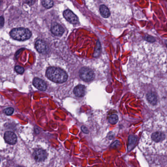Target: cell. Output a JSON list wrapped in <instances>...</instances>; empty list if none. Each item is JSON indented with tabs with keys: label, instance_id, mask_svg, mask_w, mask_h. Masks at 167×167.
<instances>
[{
	"label": "cell",
	"instance_id": "30bf717a",
	"mask_svg": "<svg viewBox=\"0 0 167 167\" xmlns=\"http://www.w3.org/2000/svg\"><path fill=\"white\" fill-rule=\"evenodd\" d=\"M86 93V88L83 85H78L74 89V93L77 97H83Z\"/></svg>",
	"mask_w": 167,
	"mask_h": 167
},
{
	"label": "cell",
	"instance_id": "8fae6325",
	"mask_svg": "<svg viewBox=\"0 0 167 167\" xmlns=\"http://www.w3.org/2000/svg\"><path fill=\"white\" fill-rule=\"evenodd\" d=\"M147 99L148 102L152 105H155L157 102V97L155 93L149 92L147 94Z\"/></svg>",
	"mask_w": 167,
	"mask_h": 167
},
{
	"label": "cell",
	"instance_id": "7a4b0ae2",
	"mask_svg": "<svg viewBox=\"0 0 167 167\" xmlns=\"http://www.w3.org/2000/svg\"><path fill=\"white\" fill-rule=\"evenodd\" d=\"M11 36L13 39L18 41H25L29 39L32 32L28 29L25 28L14 29L11 32Z\"/></svg>",
	"mask_w": 167,
	"mask_h": 167
},
{
	"label": "cell",
	"instance_id": "3957f363",
	"mask_svg": "<svg viewBox=\"0 0 167 167\" xmlns=\"http://www.w3.org/2000/svg\"><path fill=\"white\" fill-rule=\"evenodd\" d=\"M79 75L83 80L89 82L94 78V73L93 70L87 67H82L79 71Z\"/></svg>",
	"mask_w": 167,
	"mask_h": 167
},
{
	"label": "cell",
	"instance_id": "d6986e66",
	"mask_svg": "<svg viewBox=\"0 0 167 167\" xmlns=\"http://www.w3.org/2000/svg\"><path fill=\"white\" fill-rule=\"evenodd\" d=\"M145 39L148 42H151V43H152V42H155V39L152 36H149V35H147L146 37H145Z\"/></svg>",
	"mask_w": 167,
	"mask_h": 167
},
{
	"label": "cell",
	"instance_id": "ac0fdd59",
	"mask_svg": "<svg viewBox=\"0 0 167 167\" xmlns=\"http://www.w3.org/2000/svg\"><path fill=\"white\" fill-rule=\"evenodd\" d=\"M15 70L17 73H20V74H22L24 73V71H25L24 67L19 66H16L15 67Z\"/></svg>",
	"mask_w": 167,
	"mask_h": 167
},
{
	"label": "cell",
	"instance_id": "5b68a950",
	"mask_svg": "<svg viewBox=\"0 0 167 167\" xmlns=\"http://www.w3.org/2000/svg\"><path fill=\"white\" fill-rule=\"evenodd\" d=\"M4 139L6 143L11 145H14L16 143L17 138L16 134L11 131H6L4 134Z\"/></svg>",
	"mask_w": 167,
	"mask_h": 167
},
{
	"label": "cell",
	"instance_id": "6da1fadb",
	"mask_svg": "<svg viewBox=\"0 0 167 167\" xmlns=\"http://www.w3.org/2000/svg\"><path fill=\"white\" fill-rule=\"evenodd\" d=\"M46 75L49 80L56 83H63L67 79L66 72L57 67H49L46 70Z\"/></svg>",
	"mask_w": 167,
	"mask_h": 167
},
{
	"label": "cell",
	"instance_id": "277c9868",
	"mask_svg": "<svg viewBox=\"0 0 167 167\" xmlns=\"http://www.w3.org/2000/svg\"><path fill=\"white\" fill-rule=\"evenodd\" d=\"M33 155L36 161L42 162L46 159L48 154L46 151L42 149H37L33 152Z\"/></svg>",
	"mask_w": 167,
	"mask_h": 167
},
{
	"label": "cell",
	"instance_id": "ba28073f",
	"mask_svg": "<svg viewBox=\"0 0 167 167\" xmlns=\"http://www.w3.org/2000/svg\"><path fill=\"white\" fill-rule=\"evenodd\" d=\"M35 48L37 51L41 53L46 52L48 50V46L42 40H38L36 41Z\"/></svg>",
	"mask_w": 167,
	"mask_h": 167
},
{
	"label": "cell",
	"instance_id": "ffe728a7",
	"mask_svg": "<svg viewBox=\"0 0 167 167\" xmlns=\"http://www.w3.org/2000/svg\"><path fill=\"white\" fill-rule=\"evenodd\" d=\"M81 130H82V131L85 133H88V130L85 126H82L81 127Z\"/></svg>",
	"mask_w": 167,
	"mask_h": 167
},
{
	"label": "cell",
	"instance_id": "4fadbf2b",
	"mask_svg": "<svg viewBox=\"0 0 167 167\" xmlns=\"http://www.w3.org/2000/svg\"><path fill=\"white\" fill-rule=\"evenodd\" d=\"M136 138L134 136H130L128 138V150L130 151L134 147V144L135 143Z\"/></svg>",
	"mask_w": 167,
	"mask_h": 167
},
{
	"label": "cell",
	"instance_id": "9c48e42d",
	"mask_svg": "<svg viewBox=\"0 0 167 167\" xmlns=\"http://www.w3.org/2000/svg\"><path fill=\"white\" fill-rule=\"evenodd\" d=\"M51 31L54 35L58 36H61L64 32L63 27L57 23H55L52 25Z\"/></svg>",
	"mask_w": 167,
	"mask_h": 167
},
{
	"label": "cell",
	"instance_id": "7c38bea8",
	"mask_svg": "<svg viewBox=\"0 0 167 167\" xmlns=\"http://www.w3.org/2000/svg\"><path fill=\"white\" fill-rule=\"evenodd\" d=\"M99 10H100V14L104 18H107L110 16V11L108 9V8L105 5H101L100 6Z\"/></svg>",
	"mask_w": 167,
	"mask_h": 167
},
{
	"label": "cell",
	"instance_id": "44dd1931",
	"mask_svg": "<svg viewBox=\"0 0 167 167\" xmlns=\"http://www.w3.org/2000/svg\"><path fill=\"white\" fill-rule=\"evenodd\" d=\"M4 25V19L3 17H0V27H3Z\"/></svg>",
	"mask_w": 167,
	"mask_h": 167
},
{
	"label": "cell",
	"instance_id": "5bb4252c",
	"mask_svg": "<svg viewBox=\"0 0 167 167\" xmlns=\"http://www.w3.org/2000/svg\"><path fill=\"white\" fill-rule=\"evenodd\" d=\"M42 4L45 8H50L53 6V0H42Z\"/></svg>",
	"mask_w": 167,
	"mask_h": 167
},
{
	"label": "cell",
	"instance_id": "9a60e30c",
	"mask_svg": "<svg viewBox=\"0 0 167 167\" xmlns=\"http://www.w3.org/2000/svg\"><path fill=\"white\" fill-rule=\"evenodd\" d=\"M118 117L116 114L110 115L109 118V122L112 124H115L118 122Z\"/></svg>",
	"mask_w": 167,
	"mask_h": 167
},
{
	"label": "cell",
	"instance_id": "603a6c76",
	"mask_svg": "<svg viewBox=\"0 0 167 167\" xmlns=\"http://www.w3.org/2000/svg\"><path fill=\"white\" fill-rule=\"evenodd\" d=\"M118 141H116L115 142H114L112 144V147H115L117 146V145H118V144L117 145V143H118Z\"/></svg>",
	"mask_w": 167,
	"mask_h": 167
},
{
	"label": "cell",
	"instance_id": "52a82bcc",
	"mask_svg": "<svg viewBox=\"0 0 167 167\" xmlns=\"http://www.w3.org/2000/svg\"><path fill=\"white\" fill-rule=\"evenodd\" d=\"M33 84L36 88L42 91H45L46 89V83L39 78H35L33 81Z\"/></svg>",
	"mask_w": 167,
	"mask_h": 167
},
{
	"label": "cell",
	"instance_id": "7402d4cb",
	"mask_svg": "<svg viewBox=\"0 0 167 167\" xmlns=\"http://www.w3.org/2000/svg\"><path fill=\"white\" fill-rule=\"evenodd\" d=\"M25 2L29 5H32L34 3L35 0H25Z\"/></svg>",
	"mask_w": 167,
	"mask_h": 167
},
{
	"label": "cell",
	"instance_id": "2e32d148",
	"mask_svg": "<svg viewBox=\"0 0 167 167\" xmlns=\"http://www.w3.org/2000/svg\"><path fill=\"white\" fill-rule=\"evenodd\" d=\"M100 49H101V48H100V42L98 41L97 43V44H96V46L95 52H94V57H97V56L100 54V51H100Z\"/></svg>",
	"mask_w": 167,
	"mask_h": 167
},
{
	"label": "cell",
	"instance_id": "8992f818",
	"mask_svg": "<svg viewBox=\"0 0 167 167\" xmlns=\"http://www.w3.org/2000/svg\"><path fill=\"white\" fill-rule=\"evenodd\" d=\"M64 16L67 21L72 24H77L78 22V19L77 17L69 10H66L64 12Z\"/></svg>",
	"mask_w": 167,
	"mask_h": 167
},
{
	"label": "cell",
	"instance_id": "cb8c5ba5",
	"mask_svg": "<svg viewBox=\"0 0 167 167\" xmlns=\"http://www.w3.org/2000/svg\"><path fill=\"white\" fill-rule=\"evenodd\" d=\"M166 45H167V41H166Z\"/></svg>",
	"mask_w": 167,
	"mask_h": 167
},
{
	"label": "cell",
	"instance_id": "e0dca14e",
	"mask_svg": "<svg viewBox=\"0 0 167 167\" xmlns=\"http://www.w3.org/2000/svg\"><path fill=\"white\" fill-rule=\"evenodd\" d=\"M4 111L6 115H11L13 113L14 109L12 107H8V108L5 109Z\"/></svg>",
	"mask_w": 167,
	"mask_h": 167
}]
</instances>
